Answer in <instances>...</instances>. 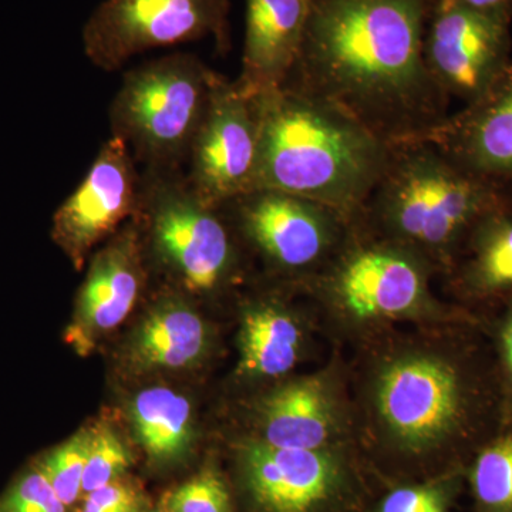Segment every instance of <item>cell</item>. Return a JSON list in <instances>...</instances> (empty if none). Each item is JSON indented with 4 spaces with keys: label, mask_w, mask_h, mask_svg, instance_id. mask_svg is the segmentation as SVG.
I'll list each match as a JSON object with an SVG mask.
<instances>
[{
    "label": "cell",
    "mask_w": 512,
    "mask_h": 512,
    "mask_svg": "<svg viewBox=\"0 0 512 512\" xmlns=\"http://www.w3.org/2000/svg\"><path fill=\"white\" fill-rule=\"evenodd\" d=\"M208 345L201 316L178 299H165L134 333L128 359L138 370H178L200 362Z\"/></svg>",
    "instance_id": "obj_17"
},
{
    "label": "cell",
    "mask_w": 512,
    "mask_h": 512,
    "mask_svg": "<svg viewBox=\"0 0 512 512\" xmlns=\"http://www.w3.org/2000/svg\"><path fill=\"white\" fill-rule=\"evenodd\" d=\"M228 13V0H103L84 25V55L116 72L141 53L207 37L227 47Z\"/></svg>",
    "instance_id": "obj_5"
},
{
    "label": "cell",
    "mask_w": 512,
    "mask_h": 512,
    "mask_svg": "<svg viewBox=\"0 0 512 512\" xmlns=\"http://www.w3.org/2000/svg\"><path fill=\"white\" fill-rule=\"evenodd\" d=\"M332 427V407L319 380L288 384L266 400L262 412L264 441L275 447L320 450Z\"/></svg>",
    "instance_id": "obj_18"
},
{
    "label": "cell",
    "mask_w": 512,
    "mask_h": 512,
    "mask_svg": "<svg viewBox=\"0 0 512 512\" xmlns=\"http://www.w3.org/2000/svg\"><path fill=\"white\" fill-rule=\"evenodd\" d=\"M187 183L211 207L254 190L258 121L254 99L220 74L212 79L210 103L190 151Z\"/></svg>",
    "instance_id": "obj_7"
},
{
    "label": "cell",
    "mask_w": 512,
    "mask_h": 512,
    "mask_svg": "<svg viewBox=\"0 0 512 512\" xmlns=\"http://www.w3.org/2000/svg\"><path fill=\"white\" fill-rule=\"evenodd\" d=\"M130 421L138 443L153 460H177L191 446V403L173 389L156 386L138 393L130 404Z\"/></svg>",
    "instance_id": "obj_19"
},
{
    "label": "cell",
    "mask_w": 512,
    "mask_h": 512,
    "mask_svg": "<svg viewBox=\"0 0 512 512\" xmlns=\"http://www.w3.org/2000/svg\"><path fill=\"white\" fill-rule=\"evenodd\" d=\"M140 249L136 229L127 228L94 255L66 333L77 352L89 353L133 311L144 278Z\"/></svg>",
    "instance_id": "obj_11"
},
{
    "label": "cell",
    "mask_w": 512,
    "mask_h": 512,
    "mask_svg": "<svg viewBox=\"0 0 512 512\" xmlns=\"http://www.w3.org/2000/svg\"><path fill=\"white\" fill-rule=\"evenodd\" d=\"M380 512H447L443 494L434 487L399 488L387 495Z\"/></svg>",
    "instance_id": "obj_28"
},
{
    "label": "cell",
    "mask_w": 512,
    "mask_h": 512,
    "mask_svg": "<svg viewBox=\"0 0 512 512\" xmlns=\"http://www.w3.org/2000/svg\"><path fill=\"white\" fill-rule=\"evenodd\" d=\"M430 0H311L301 67L309 92L380 137L419 128L437 90L424 59Z\"/></svg>",
    "instance_id": "obj_1"
},
{
    "label": "cell",
    "mask_w": 512,
    "mask_h": 512,
    "mask_svg": "<svg viewBox=\"0 0 512 512\" xmlns=\"http://www.w3.org/2000/svg\"><path fill=\"white\" fill-rule=\"evenodd\" d=\"M215 72L190 53L128 70L110 109L111 133L156 173L190 157L207 113Z\"/></svg>",
    "instance_id": "obj_3"
},
{
    "label": "cell",
    "mask_w": 512,
    "mask_h": 512,
    "mask_svg": "<svg viewBox=\"0 0 512 512\" xmlns=\"http://www.w3.org/2000/svg\"><path fill=\"white\" fill-rule=\"evenodd\" d=\"M141 505L136 487L117 480L87 494L80 512H140Z\"/></svg>",
    "instance_id": "obj_27"
},
{
    "label": "cell",
    "mask_w": 512,
    "mask_h": 512,
    "mask_svg": "<svg viewBox=\"0 0 512 512\" xmlns=\"http://www.w3.org/2000/svg\"><path fill=\"white\" fill-rule=\"evenodd\" d=\"M92 430H80L40 458L36 467L45 474L57 497L69 507L83 493L84 468Z\"/></svg>",
    "instance_id": "obj_22"
},
{
    "label": "cell",
    "mask_w": 512,
    "mask_h": 512,
    "mask_svg": "<svg viewBox=\"0 0 512 512\" xmlns=\"http://www.w3.org/2000/svg\"><path fill=\"white\" fill-rule=\"evenodd\" d=\"M501 207L484 215L478 237L473 278L485 289L512 288V218Z\"/></svg>",
    "instance_id": "obj_21"
},
{
    "label": "cell",
    "mask_w": 512,
    "mask_h": 512,
    "mask_svg": "<svg viewBox=\"0 0 512 512\" xmlns=\"http://www.w3.org/2000/svg\"><path fill=\"white\" fill-rule=\"evenodd\" d=\"M245 477L265 512H312L335 490L338 471L322 450L249 443L242 453Z\"/></svg>",
    "instance_id": "obj_13"
},
{
    "label": "cell",
    "mask_w": 512,
    "mask_h": 512,
    "mask_svg": "<svg viewBox=\"0 0 512 512\" xmlns=\"http://www.w3.org/2000/svg\"><path fill=\"white\" fill-rule=\"evenodd\" d=\"M141 208V183L126 141L111 136L79 187L53 215L52 238L82 269L90 251Z\"/></svg>",
    "instance_id": "obj_9"
},
{
    "label": "cell",
    "mask_w": 512,
    "mask_h": 512,
    "mask_svg": "<svg viewBox=\"0 0 512 512\" xmlns=\"http://www.w3.org/2000/svg\"><path fill=\"white\" fill-rule=\"evenodd\" d=\"M252 99L258 121L252 192H286L346 211L382 181L390 163L386 144L348 110L285 84Z\"/></svg>",
    "instance_id": "obj_2"
},
{
    "label": "cell",
    "mask_w": 512,
    "mask_h": 512,
    "mask_svg": "<svg viewBox=\"0 0 512 512\" xmlns=\"http://www.w3.org/2000/svg\"><path fill=\"white\" fill-rule=\"evenodd\" d=\"M379 409L389 429L410 446L443 436L460 410V389L451 367L430 357L393 363L379 383Z\"/></svg>",
    "instance_id": "obj_10"
},
{
    "label": "cell",
    "mask_w": 512,
    "mask_h": 512,
    "mask_svg": "<svg viewBox=\"0 0 512 512\" xmlns=\"http://www.w3.org/2000/svg\"><path fill=\"white\" fill-rule=\"evenodd\" d=\"M170 512H231V500L224 481L212 471H204L168 495Z\"/></svg>",
    "instance_id": "obj_25"
},
{
    "label": "cell",
    "mask_w": 512,
    "mask_h": 512,
    "mask_svg": "<svg viewBox=\"0 0 512 512\" xmlns=\"http://www.w3.org/2000/svg\"><path fill=\"white\" fill-rule=\"evenodd\" d=\"M154 249L192 292H208L224 281L232 262L227 229L187 181L156 173L141 184Z\"/></svg>",
    "instance_id": "obj_6"
},
{
    "label": "cell",
    "mask_w": 512,
    "mask_h": 512,
    "mask_svg": "<svg viewBox=\"0 0 512 512\" xmlns=\"http://www.w3.org/2000/svg\"><path fill=\"white\" fill-rule=\"evenodd\" d=\"M0 512H66L45 474L33 467L0 501Z\"/></svg>",
    "instance_id": "obj_26"
},
{
    "label": "cell",
    "mask_w": 512,
    "mask_h": 512,
    "mask_svg": "<svg viewBox=\"0 0 512 512\" xmlns=\"http://www.w3.org/2000/svg\"><path fill=\"white\" fill-rule=\"evenodd\" d=\"M311 0H247L239 86L259 94L284 86L301 55Z\"/></svg>",
    "instance_id": "obj_15"
},
{
    "label": "cell",
    "mask_w": 512,
    "mask_h": 512,
    "mask_svg": "<svg viewBox=\"0 0 512 512\" xmlns=\"http://www.w3.org/2000/svg\"><path fill=\"white\" fill-rule=\"evenodd\" d=\"M468 8L476 9L478 12L487 13V15L495 16L507 20H512V0H458Z\"/></svg>",
    "instance_id": "obj_29"
},
{
    "label": "cell",
    "mask_w": 512,
    "mask_h": 512,
    "mask_svg": "<svg viewBox=\"0 0 512 512\" xmlns=\"http://www.w3.org/2000/svg\"><path fill=\"white\" fill-rule=\"evenodd\" d=\"M242 198L249 238L276 264L303 268L325 254L332 238L330 208L279 191H254Z\"/></svg>",
    "instance_id": "obj_14"
},
{
    "label": "cell",
    "mask_w": 512,
    "mask_h": 512,
    "mask_svg": "<svg viewBox=\"0 0 512 512\" xmlns=\"http://www.w3.org/2000/svg\"><path fill=\"white\" fill-rule=\"evenodd\" d=\"M380 194L390 227L424 247L450 244L468 225L503 205L497 181L478 177L427 148L390 161Z\"/></svg>",
    "instance_id": "obj_4"
},
{
    "label": "cell",
    "mask_w": 512,
    "mask_h": 512,
    "mask_svg": "<svg viewBox=\"0 0 512 512\" xmlns=\"http://www.w3.org/2000/svg\"><path fill=\"white\" fill-rule=\"evenodd\" d=\"M131 457L116 431L106 424L92 429L89 454L84 468L83 493L90 494L114 483L130 467Z\"/></svg>",
    "instance_id": "obj_23"
},
{
    "label": "cell",
    "mask_w": 512,
    "mask_h": 512,
    "mask_svg": "<svg viewBox=\"0 0 512 512\" xmlns=\"http://www.w3.org/2000/svg\"><path fill=\"white\" fill-rule=\"evenodd\" d=\"M301 350V330L276 306H255L241 328V370L247 375L276 377L295 366Z\"/></svg>",
    "instance_id": "obj_20"
},
{
    "label": "cell",
    "mask_w": 512,
    "mask_h": 512,
    "mask_svg": "<svg viewBox=\"0 0 512 512\" xmlns=\"http://www.w3.org/2000/svg\"><path fill=\"white\" fill-rule=\"evenodd\" d=\"M436 136L441 153L464 170L497 183L512 178V62Z\"/></svg>",
    "instance_id": "obj_12"
},
{
    "label": "cell",
    "mask_w": 512,
    "mask_h": 512,
    "mask_svg": "<svg viewBox=\"0 0 512 512\" xmlns=\"http://www.w3.org/2000/svg\"><path fill=\"white\" fill-rule=\"evenodd\" d=\"M153 512H163V511H153Z\"/></svg>",
    "instance_id": "obj_31"
},
{
    "label": "cell",
    "mask_w": 512,
    "mask_h": 512,
    "mask_svg": "<svg viewBox=\"0 0 512 512\" xmlns=\"http://www.w3.org/2000/svg\"><path fill=\"white\" fill-rule=\"evenodd\" d=\"M505 350H507L508 362L512 369V320L508 325L507 332H505Z\"/></svg>",
    "instance_id": "obj_30"
},
{
    "label": "cell",
    "mask_w": 512,
    "mask_h": 512,
    "mask_svg": "<svg viewBox=\"0 0 512 512\" xmlns=\"http://www.w3.org/2000/svg\"><path fill=\"white\" fill-rule=\"evenodd\" d=\"M424 37L427 69L441 92L478 99L510 60V22L468 8L458 0H436Z\"/></svg>",
    "instance_id": "obj_8"
},
{
    "label": "cell",
    "mask_w": 512,
    "mask_h": 512,
    "mask_svg": "<svg viewBox=\"0 0 512 512\" xmlns=\"http://www.w3.org/2000/svg\"><path fill=\"white\" fill-rule=\"evenodd\" d=\"M336 289L343 306L356 318H384L416 308L423 299L424 281L409 256L373 248L346 262Z\"/></svg>",
    "instance_id": "obj_16"
},
{
    "label": "cell",
    "mask_w": 512,
    "mask_h": 512,
    "mask_svg": "<svg viewBox=\"0 0 512 512\" xmlns=\"http://www.w3.org/2000/svg\"><path fill=\"white\" fill-rule=\"evenodd\" d=\"M474 490L481 503L493 508H512V439L487 448L473 474Z\"/></svg>",
    "instance_id": "obj_24"
}]
</instances>
